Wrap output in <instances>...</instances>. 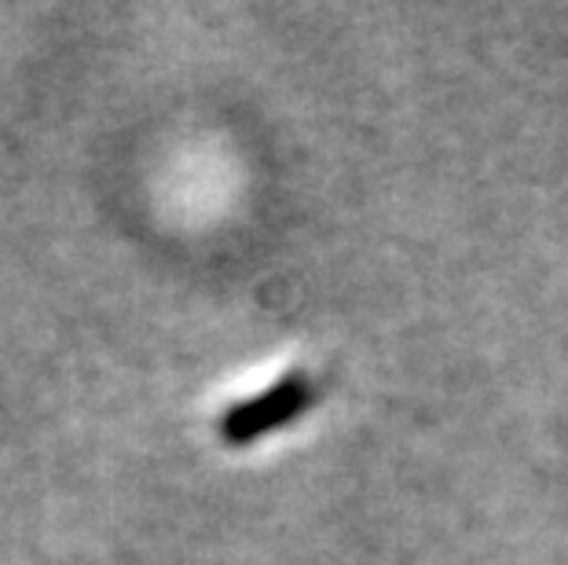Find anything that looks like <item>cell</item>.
Instances as JSON below:
<instances>
[{"instance_id": "1", "label": "cell", "mask_w": 568, "mask_h": 565, "mask_svg": "<svg viewBox=\"0 0 568 565\" xmlns=\"http://www.w3.org/2000/svg\"><path fill=\"white\" fill-rule=\"evenodd\" d=\"M297 386H286L280 393H268L261 401V412H250V407H243V412L235 415V423L232 430L235 434H246V430H261V426H268V423H280L283 415H290L297 407Z\"/></svg>"}]
</instances>
